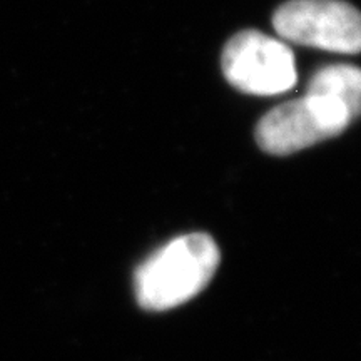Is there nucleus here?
<instances>
[{"mask_svg": "<svg viewBox=\"0 0 361 361\" xmlns=\"http://www.w3.org/2000/svg\"><path fill=\"white\" fill-rule=\"evenodd\" d=\"M223 74L238 90L276 96L296 85L293 51L281 40L258 30H243L228 40L221 57Z\"/></svg>", "mask_w": 361, "mask_h": 361, "instance_id": "nucleus-3", "label": "nucleus"}, {"mask_svg": "<svg viewBox=\"0 0 361 361\" xmlns=\"http://www.w3.org/2000/svg\"><path fill=\"white\" fill-rule=\"evenodd\" d=\"M360 107L361 99L340 96L310 80L303 97L284 102L261 117L256 141L268 154H293L340 135L358 117Z\"/></svg>", "mask_w": 361, "mask_h": 361, "instance_id": "nucleus-1", "label": "nucleus"}, {"mask_svg": "<svg viewBox=\"0 0 361 361\" xmlns=\"http://www.w3.org/2000/svg\"><path fill=\"white\" fill-rule=\"evenodd\" d=\"M219 264L216 241L204 233L184 234L157 250L135 271V296L144 310L164 311L201 293Z\"/></svg>", "mask_w": 361, "mask_h": 361, "instance_id": "nucleus-2", "label": "nucleus"}, {"mask_svg": "<svg viewBox=\"0 0 361 361\" xmlns=\"http://www.w3.org/2000/svg\"><path fill=\"white\" fill-rule=\"evenodd\" d=\"M273 27L279 37L293 44L329 52H360V13L343 0H290L274 12Z\"/></svg>", "mask_w": 361, "mask_h": 361, "instance_id": "nucleus-4", "label": "nucleus"}]
</instances>
